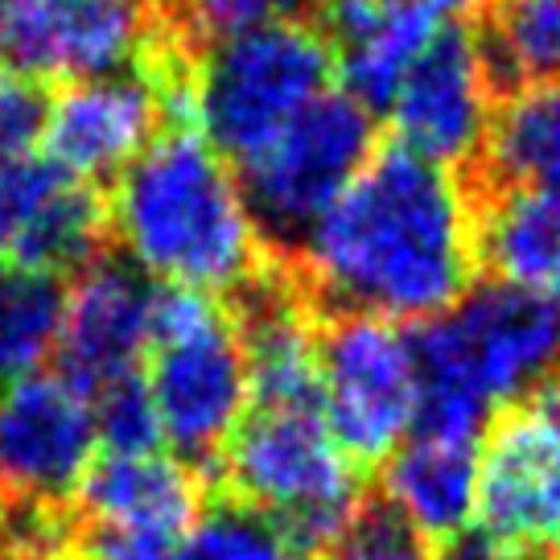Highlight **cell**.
Returning a JSON list of instances; mask_svg holds the SVG:
<instances>
[{"mask_svg":"<svg viewBox=\"0 0 560 560\" xmlns=\"http://www.w3.org/2000/svg\"><path fill=\"white\" fill-rule=\"evenodd\" d=\"M298 247L314 289L342 314L433 322L470 293L478 210L454 170L392 144Z\"/></svg>","mask_w":560,"mask_h":560,"instance_id":"6da1fadb","label":"cell"},{"mask_svg":"<svg viewBox=\"0 0 560 560\" xmlns=\"http://www.w3.org/2000/svg\"><path fill=\"white\" fill-rule=\"evenodd\" d=\"M107 223L144 280L202 298L252 289L264 231L240 174L194 128H170L112 186Z\"/></svg>","mask_w":560,"mask_h":560,"instance_id":"7a4b0ae2","label":"cell"},{"mask_svg":"<svg viewBox=\"0 0 560 560\" xmlns=\"http://www.w3.org/2000/svg\"><path fill=\"white\" fill-rule=\"evenodd\" d=\"M420 404L412 433L478 441L494 408L540 396L560 368V301L478 284L412 330ZM408 433V438H412Z\"/></svg>","mask_w":560,"mask_h":560,"instance_id":"3957f363","label":"cell"},{"mask_svg":"<svg viewBox=\"0 0 560 560\" xmlns=\"http://www.w3.org/2000/svg\"><path fill=\"white\" fill-rule=\"evenodd\" d=\"M219 457L235 503L277 524L301 560L334 552L363 520L359 466L322 408H247Z\"/></svg>","mask_w":560,"mask_h":560,"instance_id":"277c9868","label":"cell"},{"mask_svg":"<svg viewBox=\"0 0 560 560\" xmlns=\"http://www.w3.org/2000/svg\"><path fill=\"white\" fill-rule=\"evenodd\" d=\"M334 79L326 34L305 21L214 37L182 74L177 116L228 161H247L314 107Z\"/></svg>","mask_w":560,"mask_h":560,"instance_id":"5b68a950","label":"cell"},{"mask_svg":"<svg viewBox=\"0 0 560 560\" xmlns=\"http://www.w3.org/2000/svg\"><path fill=\"white\" fill-rule=\"evenodd\" d=\"M161 441L182 462L219 457L252 408L247 350L219 298L158 289L149 375Z\"/></svg>","mask_w":560,"mask_h":560,"instance_id":"8992f818","label":"cell"},{"mask_svg":"<svg viewBox=\"0 0 560 560\" xmlns=\"http://www.w3.org/2000/svg\"><path fill=\"white\" fill-rule=\"evenodd\" d=\"M420 404L412 330L368 314H338L317 334V408L350 462L400 450Z\"/></svg>","mask_w":560,"mask_h":560,"instance_id":"52a82bcc","label":"cell"},{"mask_svg":"<svg viewBox=\"0 0 560 560\" xmlns=\"http://www.w3.org/2000/svg\"><path fill=\"white\" fill-rule=\"evenodd\" d=\"M375 153L371 112L342 91H326L260 153L240 161V186L256 228L280 244H301Z\"/></svg>","mask_w":560,"mask_h":560,"instance_id":"ba28073f","label":"cell"},{"mask_svg":"<svg viewBox=\"0 0 560 560\" xmlns=\"http://www.w3.org/2000/svg\"><path fill=\"white\" fill-rule=\"evenodd\" d=\"M478 524L520 557L560 548V392L515 404L487 429Z\"/></svg>","mask_w":560,"mask_h":560,"instance_id":"9c48e42d","label":"cell"},{"mask_svg":"<svg viewBox=\"0 0 560 560\" xmlns=\"http://www.w3.org/2000/svg\"><path fill=\"white\" fill-rule=\"evenodd\" d=\"M100 457L91 396L62 375L34 371L0 387V494L54 508L83 487Z\"/></svg>","mask_w":560,"mask_h":560,"instance_id":"30bf717a","label":"cell"},{"mask_svg":"<svg viewBox=\"0 0 560 560\" xmlns=\"http://www.w3.org/2000/svg\"><path fill=\"white\" fill-rule=\"evenodd\" d=\"M79 494L91 527L88 560H170L202 515V487L174 454L95 457Z\"/></svg>","mask_w":560,"mask_h":560,"instance_id":"8fae6325","label":"cell"},{"mask_svg":"<svg viewBox=\"0 0 560 560\" xmlns=\"http://www.w3.org/2000/svg\"><path fill=\"white\" fill-rule=\"evenodd\" d=\"M384 112L408 153L445 170L470 161L494 120V70L482 42L462 25H441Z\"/></svg>","mask_w":560,"mask_h":560,"instance_id":"7c38bea8","label":"cell"},{"mask_svg":"<svg viewBox=\"0 0 560 560\" xmlns=\"http://www.w3.org/2000/svg\"><path fill=\"white\" fill-rule=\"evenodd\" d=\"M0 50L25 79H100L132 70L144 50L137 0H4Z\"/></svg>","mask_w":560,"mask_h":560,"instance_id":"4fadbf2b","label":"cell"},{"mask_svg":"<svg viewBox=\"0 0 560 560\" xmlns=\"http://www.w3.org/2000/svg\"><path fill=\"white\" fill-rule=\"evenodd\" d=\"M153 301L158 289L128 260H88L62 289L58 322V375L79 392L132 380L153 342Z\"/></svg>","mask_w":560,"mask_h":560,"instance_id":"5bb4252c","label":"cell"},{"mask_svg":"<svg viewBox=\"0 0 560 560\" xmlns=\"http://www.w3.org/2000/svg\"><path fill=\"white\" fill-rule=\"evenodd\" d=\"M165 112L170 104L158 70H116L67 83L46 104V158L88 186L100 177H120L158 140Z\"/></svg>","mask_w":560,"mask_h":560,"instance_id":"9a60e30c","label":"cell"},{"mask_svg":"<svg viewBox=\"0 0 560 560\" xmlns=\"http://www.w3.org/2000/svg\"><path fill=\"white\" fill-rule=\"evenodd\" d=\"M107 210L88 182L50 158L0 165V260L62 272L95 260Z\"/></svg>","mask_w":560,"mask_h":560,"instance_id":"2e32d148","label":"cell"},{"mask_svg":"<svg viewBox=\"0 0 560 560\" xmlns=\"http://www.w3.org/2000/svg\"><path fill=\"white\" fill-rule=\"evenodd\" d=\"M438 34L441 18L424 0H334L326 46L342 95L368 112H384Z\"/></svg>","mask_w":560,"mask_h":560,"instance_id":"e0dca14e","label":"cell"},{"mask_svg":"<svg viewBox=\"0 0 560 560\" xmlns=\"http://www.w3.org/2000/svg\"><path fill=\"white\" fill-rule=\"evenodd\" d=\"M384 499L392 524L412 540H445L478 515V441L412 433L384 457Z\"/></svg>","mask_w":560,"mask_h":560,"instance_id":"ac0fdd59","label":"cell"},{"mask_svg":"<svg viewBox=\"0 0 560 560\" xmlns=\"http://www.w3.org/2000/svg\"><path fill=\"white\" fill-rule=\"evenodd\" d=\"M478 260L499 284L560 301V198L508 186L478 214Z\"/></svg>","mask_w":560,"mask_h":560,"instance_id":"d6986e66","label":"cell"},{"mask_svg":"<svg viewBox=\"0 0 560 560\" xmlns=\"http://www.w3.org/2000/svg\"><path fill=\"white\" fill-rule=\"evenodd\" d=\"M252 408H317V334L289 293H252L244 330Z\"/></svg>","mask_w":560,"mask_h":560,"instance_id":"ffe728a7","label":"cell"},{"mask_svg":"<svg viewBox=\"0 0 560 560\" xmlns=\"http://www.w3.org/2000/svg\"><path fill=\"white\" fill-rule=\"evenodd\" d=\"M482 149L503 182L560 198V83L520 88L494 107Z\"/></svg>","mask_w":560,"mask_h":560,"instance_id":"44dd1931","label":"cell"},{"mask_svg":"<svg viewBox=\"0 0 560 560\" xmlns=\"http://www.w3.org/2000/svg\"><path fill=\"white\" fill-rule=\"evenodd\" d=\"M62 322V280L0 260V387L42 371Z\"/></svg>","mask_w":560,"mask_h":560,"instance_id":"7402d4cb","label":"cell"},{"mask_svg":"<svg viewBox=\"0 0 560 560\" xmlns=\"http://www.w3.org/2000/svg\"><path fill=\"white\" fill-rule=\"evenodd\" d=\"M482 50L520 88L560 83V0H499Z\"/></svg>","mask_w":560,"mask_h":560,"instance_id":"603a6c76","label":"cell"},{"mask_svg":"<svg viewBox=\"0 0 560 560\" xmlns=\"http://www.w3.org/2000/svg\"><path fill=\"white\" fill-rule=\"evenodd\" d=\"M170 560H301V552L264 515L223 503L194 520Z\"/></svg>","mask_w":560,"mask_h":560,"instance_id":"cb8c5ba5","label":"cell"},{"mask_svg":"<svg viewBox=\"0 0 560 560\" xmlns=\"http://www.w3.org/2000/svg\"><path fill=\"white\" fill-rule=\"evenodd\" d=\"M91 417H95V441L100 454H158L161 445V420L153 408V396L140 375L120 380L91 396Z\"/></svg>","mask_w":560,"mask_h":560,"instance_id":"d4e9b609","label":"cell"},{"mask_svg":"<svg viewBox=\"0 0 560 560\" xmlns=\"http://www.w3.org/2000/svg\"><path fill=\"white\" fill-rule=\"evenodd\" d=\"M330 0H186V21L214 42V37L264 30V25H289L326 9Z\"/></svg>","mask_w":560,"mask_h":560,"instance_id":"484cf974","label":"cell"},{"mask_svg":"<svg viewBox=\"0 0 560 560\" xmlns=\"http://www.w3.org/2000/svg\"><path fill=\"white\" fill-rule=\"evenodd\" d=\"M46 124V95L34 79L18 70L0 67V165L18 158H30L34 140Z\"/></svg>","mask_w":560,"mask_h":560,"instance_id":"4316f807","label":"cell"},{"mask_svg":"<svg viewBox=\"0 0 560 560\" xmlns=\"http://www.w3.org/2000/svg\"><path fill=\"white\" fill-rule=\"evenodd\" d=\"M322 560H429V552L392 520H359L347 540Z\"/></svg>","mask_w":560,"mask_h":560,"instance_id":"83f0119b","label":"cell"},{"mask_svg":"<svg viewBox=\"0 0 560 560\" xmlns=\"http://www.w3.org/2000/svg\"><path fill=\"white\" fill-rule=\"evenodd\" d=\"M429 560H524V557L515 548H508V544L499 540L494 532H487L482 524H470L462 527V532H454V536H445Z\"/></svg>","mask_w":560,"mask_h":560,"instance_id":"f1b7e54d","label":"cell"},{"mask_svg":"<svg viewBox=\"0 0 560 560\" xmlns=\"http://www.w3.org/2000/svg\"><path fill=\"white\" fill-rule=\"evenodd\" d=\"M18 544H21L18 511H13V503L0 494V552H4V548H18Z\"/></svg>","mask_w":560,"mask_h":560,"instance_id":"f546056e","label":"cell"},{"mask_svg":"<svg viewBox=\"0 0 560 560\" xmlns=\"http://www.w3.org/2000/svg\"><path fill=\"white\" fill-rule=\"evenodd\" d=\"M438 18H470V13H478L487 0H424Z\"/></svg>","mask_w":560,"mask_h":560,"instance_id":"4dcf8cb0","label":"cell"},{"mask_svg":"<svg viewBox=\"0 0 560 560\" xmlns=\"http://www.w3.org/2000/svg\"><path fill=\"white\" fill-rule=\"evenodd\" d=\"M0 25H4V0H0Z\"/></svg>","mask_w":560,"mask_h":560,"instance_id":"1f68e13d","label":"cell"},{"mask_svg":"<svg viewBox=\"0 0 560 560\" xmlns=\"http://www.w3.org/2000/svg\"><path fill=\"white\" fill-rule=\"evenodd\" d=\"M137 4H161V0H137Z\"/></svg>","mask_w":560,"mask_h":560,"instance_id":"d6a6232c","label":"cell"},{"mask_svg":"<svg viewBox=\"0 0 560 560\" xmlns=\"http://www.w3.org/2000/svg\"><path fill=\"white\" fill-rule=\"evenodd\" d=\"M83 560H88V557H83Z\"/></svg>","mask_w":560,"mask_h":560,"instance_id":"836d02e7","label":"cell"},{"mask_svg":"<svg viewBox=\"0 0 560 560\" xmlns=\"http://www.w3.org/2000/svg\"><path fill=\"white\" fill-rule=\"evenodd\" d=\"M557 371H560V368H557Z\"/></svg>","mask_w":560,"mask_h":560,"instance_id":"e575fe53","label":"cell"}]
</instances>
